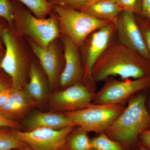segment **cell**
Returning <instances> with one entry per match:
<instances>
[{
	"mask_svg": "<svg viewBox=\"0 0 150 150\" xmlns=\"http://www.w3.org/2000/svg\"><path fill=\"white\" fill-rule=\"evenodd\" d=\"M93 79L96 84L110 77L122 80L150 76V62L120 42H110L95 64Z\"/></svg>",
	"mask_w": 150,
	"mask_h": 150,
	"instance_id": "obj_1",
	"label": "cell"
},
{
	"mask_svg": "<svg viewBox=\"0 0 150 150\" xmlns=\"http://www.w3.org/2000/svg\"><path fill=\"white\" fill-rule=\"evenodd\" d=\"M150 129V113L144 94L135 95L105 133L128 150L135 147L141 133Z\"/></svg>",
	"mask_w": 150,
	"mask_h": 150,
	"instance_id": "obj_2",
	"label": "cell"
},
{
	"mask_svg": "<svg viewBox=\"0 0 150 150\" xmlns=\"http://www.w3.org/2000/svg\"><path fill=\"white\" fill-rule=\"evenodd\" d=\"M54 10L63 35L79 48L94 31L114 23L94 18L82 11L65 6L55 5Z\"/></svg>",
	"mask_w": 150,
	"mask_h": 150,
	"instance_id": "obj_3",
	"label": "cell"
},
{
	"mask_svg": "<svg viewBox=\"0 0 150 150\" xmlns=\"http://www.w3.org/2000/svg\"><path fill=\"white\" fill-rule=\"evenodd\" d=\"M14 19L18 27L35 43L46 48L59 36L58 20L55 14L48 18H40L33 15L28 8H24L23 4L17 0L11 1ZM14 24V23H13Z\"/></svg>",
	"mask_w": 150,
	"mask_h": 150,
	"instance_id": "obj_4",
	"label": "cell"
},
{
	"mask_svg": "<svg viewBox=\"0 0 150 150\" xmlns=\"http://www.w3.org/2000/svg\"><path fill=\"white\" fill-rule=\"evenodd\" d=\"M124 104H96L92 103L80 110L64 112L76 126L88 133H105L125 109Z\"/></svg>",
	"mask_w": 150,
	"mask_h": 150,
	"instance_id": "obj_5",
	"label": "cell"
},
{
	"mask_svg": "<svg viewBox=\"0 0 150 150\" xmlns=\"http://www.w3.org/2000/svg\"><path fill=\"white\" fill-rule=\"evenodd\" d=\"M150 86V76L118 81L108 78L102 88L93 96L96 104H124L141 91Z\"/></svg>",
	"mask_w": 150,
	"mask_h": 150,
	"instance_id": "obj_6",
	"label": "cell"
},
{
	"mask_svg": "<svg viewBox=\"0 0 150 150\" xmlns=\"http://www.w3.org/2000/svg\"><path fill=\"white\" fill-rule=\"evenodd\" d=\"M115 32V24L112 23L91 33L83 45L84 46L83 83L93 94L96 90V84L94 82L92 75L93 69L98 59L111 42V38Z\"/></svg>",
	"mask_w": 150,
	"mask_h": 150,
	"instance_id": "obj_7",
	"label": "cell"
},
{
	"mask_svg": "<svg viewBox=\"0 0 150 150\" xmlns=\"http://www.w3.org/2000/svg\"><path fill=\"white\" fill-rule=\"evenodd\" d=\"M2 38L5 52L0 68L10 78L14 90L22 89L25 82L26 66L20 43L10 27L4 29Z\"/></svg>",
	"mask_w": 150,
	"mask_h": 150,
	"instance_id": "obj_8",
	"label": "cell"
},
{
	"mask_svg": "<svg viewBox=\"0 0 150 150\" xmlns=\"http://www.w3.org/2000/svg\"><path fill=\"white\" fill-rule=\"evenodd\" d=\"M76 126L61 129L39 128L27 131L14 130L11 132L33 150H62Z\"/></svg>",
	"mask_w": 150,
	"mask_h": 150,
	"instance_id": "obj_9",
	"label": "cell"
},
{
	"mask_svg": "<svg viewBox=\"0 0 150 150\" xmlns=\"http://www.w3.org/2000/svg\"><path fill=\"white\" fill-rule=\"evenodd\" d=\"M93 96L83 83L76 84L51 95L48 98V107L54 112L80 110L92 103Z\"/></svg>",
	"mask_w": 150,
	"mask_h": 150,
	"instance_id": "obj_10",
	"label": "cell"
},
{
	"mask_svg": "<svg viewBox=\"0 0 150 150\" xmlns=\"http://www.w3.org/2000/svg\"><path fill=\"white\" fill-rule=\"evenodd\" d=\"M119 42L150 62V53L137 24L136 15L122 11L114 22Z\"/></svg>",
	"mask_w": 150,
	"mask_h": 150,
	"instance_id": "obj_11",
	"label": "cell"
},
{
	"mask_svg": "<svg viewBox=\"0 0 150 150\" xmlns=\"http://www.w3.org/2000/svg\"><path fill=\"white\" fill-rule=\"evenodd\" d=\"M65 67L59 78L63 89L76 84L83 83V67L79 48L69 38L63 35Z\"/></svg>",
	"mask_w": 150,
	"mask_h": 150,
	"instance_id": "obj_12",
	"label": "cell"
},
{
	"mask_svg": "<svg viewBox=\"0 0 150 150\" xmlns=\"http://www.w3.org/2000/svg\"><path fill=\"white\" fill-rule=\"evenodd\" d=\"M37 104L23 89L14 90L8 101L0 107V114L7 119L17 122Z\"/></svg>",
	"mask_w": 150,
	"mask_h": 150,
	"instance_id": "obj_13",
	"label": "cell"
},
{
	"mask_svg": "<svg viewBox=\"0 0 150 150\" xmlns=\"http://www.w3.org/2000/svg\"><path fill=\"white\" fill-rule=\"evenodd\" d=\"M29 43L47 75L50 88L54 89L58 79L60 68L59 54L56 46L53 42L46 48L41 47L32 40H30Z\"/></svg>",
	"mask_w": 150,
	"mask_h": 150,
	"instance_id": "obj_14",
	"label": "cell"
},
{
	"mask_svg": "<svg viewBox=\"0 0 150 150\" xmlns=\"http://www.w3.org/2000/svg\"><path fill=\"white\" fill-rule=\"evenodd\" d=\"M25 127L29 130L39 128L61 129L75 125L64 113L54 112H33L24 122Z\"/></svg>",
	"mask_w": 150,
	"mask_h": 150,
	"instance_id": "obj_15",
	"label": "cell"
},
{
	"mask_svg": "<svg viewBox=\"0 0 150 150\" xmlns=\"http://www.w3.org/2000/svg\"><path fill=\"white\" fill-rule=\"evenodd\" d=\"M94 18L114 23L122 11L115 0H104L86 4L79 10Z\"/></svg>",
	"mask_w": 150,
	"mask_h": 150,
	"instance_id": "obj_16",
	"label": "cell"
},
{
	"mask_svg": "<svg viewBox=\"0 0 150 150\" xmlns=\"http://www.w3.org/2000/svg\"><path fill=\"white\" fill-rule=\"evenodd\" d=\"M25 91L37 103L44 101L48 96V90L42 73L35 64L30 69V81Z\"/></svg>",
	"mask_w": 150,
	"mask_h": 150,
	"instance_id": "obj_17",
	"label": "cell"
},
{
	"mask_svg": "<svg viewBox=\"0 0 150 150\" xmlns=\"http://www.w3.org/2000/svg\"><path fill=\"white\" fill-rule=\"evenodd\" d=\"M91 139L88 132L82 128L78 127L73 130L67 138L62 150H91Z\"/></svg>",
	"mask_w": 150,
	"mask_h": 150,
	"instance_id": "obj_18",
	"label": "cell"
},
{
	"mask_svg": "<svg viewBox=\"0 0 150 150\" xmlns=\"http://www.w3.org/2000/svg\"><path fill=\"white\" fill-rule=\"evenodd\" d=\"M26 6L36 17L45 18L52 12L54 6L46 0H17Z\"/></svg>",
	"mask_w": 150,
	"mask_h": 150,
	"instance_id": "obj_19",
	"label": "cell"
},
{
	"mask_svg": "<svg viewBox=\"0 0 150 150\" xmlns=\"http://www.w3.org/2000/svg\"><path fill=\"white\" fill-rule=\"evenodd\" d=\"M92 149L95 150H128L118 142L112 139L105 133L91 139Z\"/></svg>",
	"mask_w": 150,
	"mask_h": 150,
	"instance_id": "obj_20",
	"label": "cell"
},
{
	"mask_svg": "<svg viewBox=\"0 0 150 150\" xmlns=\"http://www.w3.org/2000/svg\"><path fill=\"white\" fill-rule=\"evenodd\" d=\"M27 146L14 136L11 131L0 129V150L21 149Z\"/></svg>",
	"mask_w": 150,
	"mask_h": 150,
	"instance_id": "obj_21",
	"label": "cell"
},
{
	"mask_svg": "<svg viewBox=\"0 0 150 150\" xmlns=\"http://www.w3.org/2000/svg\"><path fill=\"white\" fill-rule=\"evenodd\" d=\"M121 11L141 15L142 0H115Z\"/></svg>",
	"mask_w": 150,
	"mask_h": 150,
	"instance_id": "obj_22",
	"label": "cell"
},
{
	"mask_svg": "<svg viewBox=\"0 0 150 150\" xmlns=\"http://www.w3.org/2000/svg\"><path fill=\"white\" fill-rule=\"evenodd\" d=\"M0 17L4 19L12 28L14 17L11 0H0Z\"/></svg>",
	"mask_w": 150,
	"mask_h": 150,
	"instance_id": "obj_23",
	"label": "cell"
},
{
	"mask_svg": "<svg viewBox=\"0 0 150 150\" xmlns=\"http://www.w3.org/2000/svg\"><path fill=\"white\" fill-rule=\"evenodd\" d=\"M136 17L137 24L150 53V21L140 15H136Z\"/></svg>",
	"mask_w": 150,
	"mask_h": 150,
	"instance_id": "obj_24",
	"label": "cell"
},
{
	"mask_svg": "<svg viewBox=\"0 0 150 150\" xmlns=\"http://www.w3.org/2000/svg\"><path fill=\"white\" fill-rule=\"evenodd\" d=\"M52 4L65 6L75 9L79 10L86 4V0H49Z\"/></svg>",
	"mask_w": 150,
	"mask_h": 150,
	"instance_id": "obj_25",
	"label": "cell"
},
{
	"mask_svg": "<svg viewBox=\"0 0 150 150\" xmlns=\"http://www.w3.org/2000/svg\"><path fill=\"white\" fill-rule=\"evenodd\" d=\"M12 87L10 78L0 68V92Z\"/></svg>",
	"mask_w": 150,
	"mask_h": 150,
	"instance_id": "obj_26",
	"label": "cell"
},
{
	"mask_svg": "<svg viewBox=\"0 0 150 150\" xmlns=\"http://www.w3.org/2000/svg\"><path fill=\"white\" fill-rule=\"evenodd\" d=\"M138 143L150 150V129L141 133L139 136Z\"/></svg>",
	"mask_w": 150,
	"mask_h": 150,
	"instance_id": "obj_27",
	"label": "cell"
},
{
	"mask_svg": "<svg viewBox=\"0 0 150 150\" xmlns=\"http://www.w3.org/2000/svg\"><path fill=\"white\" fill-rule=\"evenodd\" d=\"M0 127H8L13 129H18L21 126L18 122L7 119L0 114Z\"/></svg>",
	"mask_w": 150,
	"mask_h": 150,
	"instance_id": "obj_28",
	"label": "cell"
},
{
	"mask_svg": "<svg viewBox=\"0 0 150 150\" xmlns=\"http://www.w3.org/2000/svg\"><path fill=\"white\" fill-rule=\"evenodd\" d=\"M13 91V88L11 87L0 92V107L8 101Z\"/></svg>",
	"mask_w": 150,
	"mask_h": 150,
	"instance_id": "obj_29",
	"label": "cell"
},
{
	"mask_svg": "<svg viewBox=\"0 0 150 150\" xmlns=\"http://www.w3.org/2000/svg\"><path fill=\"white\" fill-rule=\"evenodd\" d=\"M140 16L150 21V0H142Z\"/></svg>",
	"mask_w": 150,
	"mask_h": 150,
	"instance_id": "obj_30",
	"label": "cell"
},
{
	"mask_svg": "<svg viewBox=\"0 0 150 150\" xmlns=\"http://www.w3.org/2000/svg\"><path fill=\"white\" fill-rule=\"evenodd\" d=\"M4 20H5L4 19L0 17V48H4L2 38L3 30L6 28L4 27V25L2 23V21Z\"/></svg>",
	"mask_w": 150,
	"mask_h": 150,
	"instance_id": "obj_31",
	"label": "cell"
},
{
	"mask_svg": "<svg viewBox=\"0 0 150 150\" xmlns=\"http://www.w3.org/2000/svg\"><path fill=\"white\" fill-rule=\"evenodd\" d=\"M134 148H135L134 150H149L138 143Z\"/></svg>",
	"mask_w": 150,
	"mask_h": 150,
	"instance_id": "obj_32",
	"label": "cell"
},
{
	"mask_svg": "<svg viewBox=\"0 0 150 150\" xmlns=\"http://www.w3.org/2000/svg\"><path fill=\"white\" fill-rule=\"evenodd\" d=\"M5 49L4 48H0V65L2 61L4 56Z\"/></svg>",
	"mask_w": 150,
	"mask_h": 150,
	"instance_id": "obj_33",
	"label": "cell"
},
{
	"mask_svg": "<svg viewBox=\"0 0 150 150\" xmlns=\"http://www.w3.org/2000/svg\"><path fill=\"white\" fill-rule=\"evenodd\" d=\"M102 1H104V0H86V4H91V3L96 2Z\"/></svg>",
	"mask_w": 150,
	"mask_h": 150,
	"instance_id": "obj_34",
	"label": "cell"
},
{
	"mask_svg": "<svg viewBox=\"0 0 150 150\" xmlns=\"http://www.w3.org/2000/svg\"><path fill=\"white\" fill-rule=\"evenodd\" d=\"M18 150H33L32 149H31L30 147L28 146H27L25 147L24 148H23V149H19Z\"/></svg>",
	"mask_w": 150,
	"mask_h": 150,
	"instance_id": "obj_35",
	"label": "cell"
},
{
	"mask_svg": "<svg viewBox=\"0 0 150 150\" xmlns=\"http://www.w3.org/2000/svg\"><path fill=\"white\" fill-rule=\"evenodd\" d=\"M149 108L150 109V98H149Z\"/></svg>",
	"mask_w": 150,
	"mask_h": 150,
	"instance_id": "obj_36",
	"label": "cell"
},
{
	"mask_svg": "<svg viewBox=\"0 0 150 150\" xmlns=\"http://www.w3.org/2000/svg\"><path fill=\"white\" fill-rule=\"evenodd\" d=\"M46 1H49V0H46Z\"/></svg>",
	"mask_w": 150,
	"mask_h": 150,
	"instance_id": "obj_37",
	"label": "cell"
},
{
	"mask_svg": "<svg viewBox=\"0 0 150 150\" xmlns=\"http://www.w3.org/2000/svg\"><path fill=\"white\" fill-rule=\"evenodd\" d=\"M91 150H95L93 149H91Z\"/></svg>",
	"mask_w": 150,
	"mask_h": 150,
	"instance_id": "obj_38",
	"label": "cell"
}]
</instances>
